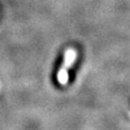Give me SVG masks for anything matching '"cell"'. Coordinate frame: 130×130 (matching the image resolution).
Returning <instances> with one entry per match:
<instances>
[{
  "mask_svg": "<svg viewBox=\"0 0 130 130\" xmlns=\"http://www.w3.org/2000/svg\"><path fill=\"white\" fill-rule=\"evenodd\" d=\"M76 57H77V52L73 48H69L65 52L64 62L57 74V80L61 85L65 86L69 82V70L76 60Z\"/></svg>",
  "mask_w": 130,
  "mask_h": 130,
  "instance_id": "1",
  "label": "cell"
}]
</instances>
